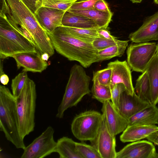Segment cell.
I'll list each match as a JSON object with an SVG mask.
<instances>
[{
    "mask_svg": "<svg viewBox=\"0 0 158 158\" xmlns=\"http://www.w3.org/2000/svg\"><path fill=\"white\" fill-rule=\"evenodd\" d=\"M2 6L0 12L10 23L18 27L22 31L25 30L29 33L41 54L47 53L50 57L54 55L55 49L48 32L22 0H2Z\"/></svg>",
    "mask_w": 158,
    "mask_h": 158,
    "instance_id": "1",
    "label": "cell"
},
{
    "mask_svg": "<svg viewBox=\"0 0 158 158\" xmlns=\"http://www.w3.org/2000/svg\"><path fill=\"white\" fill-rule=\"evenodd\" d=\"M48 33L54 49L68 60L77 61L85 68L96 62L98 51L92 43L75 37L61 26Z\"/></svg>",
    "mask_w": 158,
    "mask_h": 158,
    "instance_id": "2",
    "label": "cell"
},
{
    "mask_svg": "<svg viewBox=\"0 0 158 158\" xmlns=\"http://www.w3.org/2000/svg\"><path fill=\"white\" fill-rule=\"evenodd\" d=\"M0 128L6 139L18 149L26 147L19 131L15 97L5 85H0Z\"/></svg>",
    "mask_w": 158,
    "mask_h": 158,
    "instance_id": "3",
    "label": "cell"
},
{
    "mask_svg": "<svg viewBox=\"0 0 158 158\" xmlns=\"http://www.w3.org/2000/svg\"><path fill=\"white\" fill-rule=\"evenodd\" d=\"M90 78L82 66L74 64L71 68L69 79L56 117L63 118L68 108L76 106L84 96L90 94Z\"/></svg>",
    "mask_w": 158,
    "mask_h": 158,
    "instance_id": "4",
    "label": "cell"
},
{
    "mask_svg": "<svg viewBox=\"0 0 158 158\" xmlns=\"http://www.w3.org/2000/svg\"><path fill=\"white\" fill-rule=\"evenodd\" d=\"M21 30L10 24L5 15L0 13V58L4 59L23 52L37 50Z\"/></svg>",
    "mask_w": 158,
    "mask_h": 158,
    "instance_id": "5",
    "label": "cell"
},
{
    "mask_svg": "<svg viewBox=\"0 0 158 158\" xmlns=\"http://www.w3.org/2000/svg\"><path fill=\"white\" fill-rule=\"evenodd\" d=\"M36 98L35 83L28 77L20 94L15 98L19 131L23 139L34 130Z\"/></svg>",
    "mask_w": 158,
    "mask_h": 158,
    "instance_id": "6",
    "label": "cell"
},
{
    "mask_svg": "<svg viewBox=\"0 0 158 158\" xmlns=\"http://www.w3.org/2000/svg\"><path fill=\"white\" fill-rule=\"evenodd\" d=\"M102 120V114L98 111H85L74 118L71 124V131L78 140L90 142L96 136Z\"/></svg>",
    "mask_w": 158,
    "mask_h": 158,
    "instance_id": "7",
    "label": "cell"
},
{
    "mask_svg": "<svg viewBox=\"0 0 158 158\" xmlns=\"http://www.w3.org/2000/svg\"><path fill=\"white\" fill-rule=\"evenodd\" d=\"M155 42L130 44L127 51V62L132 71L144 72L156 52Z\"/></svg>",
    "mask_w": 158,
    "mask_h": 158,
    "instance_id": "8",
    "label": "cell"
},
{
    "mask_svg": "<svg viewBox=\"0 0 158 158\" xmlns=\"http://www.w3.org/2000/svg\"><path fill=\"white\" fill-rule=\"evenodd\" d=\"M54 130L48 126L39 136L23 150L21 158H43L56 152V142L54 138Z\"/></svg>",
    "mask_w": 158,
    "mask_h": 158,
    "instance_id": "9",
    "label": "cell"
},
{
    "mask_svg": "<svg viewBox=\"0 0 158 158\" xmlns=\"http://www.w3.org/2000/svg\"><path fill=\"white\" fill-rule=\"evenodd\" d=\"M90 142L102 158H116L115 136L110 131L103 118L96 136Z\"/></svg>",
    "mask_w": 158,
    "mask_h": 158,
    "instance_id": "10",
    "label": "cell"
},
{
    "mask_svg": "<svg viewBox=\"0 0 158 158\" xmlns=\"http://www.w3.org/2000/svg\"><path fill=\"white\" fill-rule=\"evenodd\" d=\"M101 110L106 124L113 135L116 136L123 132L128 126V119L121 114L110 100L102 103Z\"/></svg>",
    "mask_w": 158,
    "mask_h": 158,
    "instance_id": "11",
    "label": "cell"
},
{
    "mask_svg": "<svg viewBox=\"0 0 158 158\" xmlns=\"http://www.w3.org/2000/svg\"><path fill=\"white\" fill-rule=\"evenodd\" d=\"M107 67L112 69L110 85V90L116 84L122 83L125 86L127 92L132 95L135 93L134 88L132 84L131 69L127 61L116 60L108 63Z\"/></svg>",
    "mask_w": 158,
    "mask_h": 158,
    "instance_id": "12",
    "label": "cell"
},
{
    "mask_svg": "<svg viewBox=\"0 0 158 158\" xmlns=\"http://www.w3.org/2000/svg\"><path fill=\"white\" fill-rule=\"evenodd\" d=\"M116 158H158V153L152 142L140 140L128 144L117 152Z\"/></svg>",
    "mask_w": 158,
    "mask_h": 158,
    "instance_id": "13",
    "label": "cell"
},
{
    "mask_svg": "<svg viewBox=\"0 0 158 158\" xmlns=\"http://www.w3.org/2000/svg\"><path fill=\"white\" fill-rule=\"evenodd\" d=\"M11 57L15 60L18 69L23 68V72L41 73L48 66L47 61L42 59L41 54L37 50L17 54Z\"/></svg>",
    "mask_w": 158,
    "mask_h": 158,
    "instance_id": "14",
    "label": "cell"
},
{
    "mask_svg": "<svg viewBox=\"0 0 158 158\" xmlns=\"http://www.w3.org/2000/svg\"><path fill=\"white\" fill-rule=\"evenodd\" d=\"M129 38L136 43L158 40V11L148 18L138 30L131 33Z\"/></svg>",
    "mask_w": 158,
    "mask_h": 158,
    "instance_id": "15",
    "label": "cell"
},
{
    "mask_svg": "<svg viewBox=\"0 0 158 158\" xmlns=\"http://www.w3.org/2000/svg\"><path fill=\"white\" fill-rule=\"evenodd\" d=\"M66 11L42 6L35 13L39 23L48 33H51L62 26L63 16Z\"/></svg>",
    "mask_w": 158,
    "mask_h": 158,
    "instance_id": "16",
    "label": "cell"
},
{
    "mask_svg": "<svg viewBox=\"0 0 158 158\" xmlns=\"http://www.w3.org/2000/svg\"><path fill=\"white\" fill-rule=\"evenodd\" d=\"M150 104L140 98L135 92L131 95L125 90L121 95L118 109L121 114L128 119Z\"/></svg>",
    "mask_w": 158,
    "mask_h": 158,
    "instance_id": "17",
    "label": "cell"
},
{
    "mask_svg": "<svg viewBox=\"0 0 158 158\" xmlns=\"http://www.w3.org/2000/svg\"><path fill=\"white\" fill-rule=\"evenodd\" d=\"M158 131L156 125H129L123 132L120 139L123 143L133 142L146 138Z\"/></svg>",
    "mask_w": 158,
    "mask_h": 158,
    "instance_id": "18",
    "label": "cell"
},
{
    "mask_svg": "<svg viewBox=\"0 0 158 158\" xmlns=\"http://www.w3.org/2000/svg\"><path fill=\"white\" fill-rule=\"evenodd\" d=\"M128 125H156L158 124V108L150 104L128 119Z\"/></svg>",
    "mask_w": 158,
    "mask_h": 158,
    "instance_id": "19",
    "label": "cell"
},
{
    "mask_svg": "<svg viewBox=\"0 0 158 158\" xmlns=\"http://www.w3.org/2000/svg\"><path fill=\"white\" fill-rule=\"evenodd\" d=\"M62 26L83 29H98V26L91 19L66 11L63 16Z\"/></svg>",
    "mask_w": 158,
    "mask_h": 158,
    "instance_id": "20",
    "label": "cell"
},
{
    "mask_svg": "<svg viewBox=\"0 0 158 158\" xmlns=\"http://www.w3.org/2000/svg\"><path fill=\"white\" fill-rule=\"evenodd\" d=\"M67 11L91 19L95 23L99 28H107L113 15L111 11H102L94 8L84 10H68Z\"/></svg>",
    "mask_w": 158,
    "mask_h": 158,
    "instance_id": "21",
    "label": "cell"
},
{
    "mask_svg": "<svg viewBox=\"0 0 158 158\" xmlns=\"http://www.w3.org/2000/svg\"><path fill=\"white\" fill-rule=\"evenodd\" d=\"M145 71L147 73L150 85L151 104L156 105L158 103V57L156 52Z\"/></svg>",
    "mask_w": 158,
    "mask_h": 158,
    "instance_id": "22",
    "label": "cell"
},
{
    "mask_svg": "<svg viewBox=\"0 0 158 158\" xmlns=\"http://www.w3.org/2000/svg\"><path fill=\"white\" fill-rule=\"evenodd\" d=\"M76 143L71 138L63 136L56 142L55 152L60 158H82L77 150Z\"/></svg>",
    "mask_w": 158,
    "mask_h": 158,
    "instance_id": "23",
    "label": "cell"
},
{
    "mask_svg": "<svg viewBox=\"0 0 158 158\" xmlns=\"http://www.w3.org/2000/svg\"><path fill=\"white\" fill-rule=\"evenodd\" d=\"M129 40H122L120 43L98 51L96 62L110 59L116 56L121 57L128 46Z\"/></svg>",
    "mask_w": 158,
    "mask_h": 158,
    "instance_id": "24",
    "label": "cell"
},
{
    "mask_svg": "<svg viewBox=\"0 0 158 158\" xmlns=\"http://www.w3.org/2000/svg\"><path fill=\"white\" fill-rule=\"evenodd\" d=\"M134 88L135 94L140 98L151 104V92L150 82L146 71L137 79Z\"/></svg>",
    "mask_w": 158,
    "mask_h": 158,
    "instance_id": "25",
    "label": "cell"
},
{
    "mask_svg": "<svg viewBox=\"0 0 158 158\" xmlns=\"http://www.w3.org/2000/svg\"><path fill=\"white\" fill-rule=\"evenodd\" d=\"M61 26L73 36L86 42L92 43L95 39L100 37L98 33V29H83Z\"/></svg>",
    "mask_w": 158,
    "mask_h": 158,
    "instance_id": "26",
    "label": "cell"
},
{
    "mask_svg": "<svg viewBox=\"0 0 158 158\" xmlns=\"http://www.w3.org/2000/svg\"><path fill=\"white\" fill-rule=\"evenodd\" d=\"M93 85L91 92L92 98L103 103L106 101L110 100L111 90L109 86L100 84L96 78L92 79Z\"/></svg>",
    "mask_w": 158,
    "mask_h": 158,
    "instance_id": "27",
    "label": "cell"
},
{
    "mask_svg": "<svg viewBox=\"0 0 158 158\" xmlns=\"http://www.w3.org/2000/svg\"><path fill=\"white\" fill-rule=\"evenodd\" d=\"M76 146L77 150L82 158H102L97 150L91 145L76 142Z\"/></svg>",
    "mask_w": 158,
    "mask_h": 158,
    "instance_id": "28",
    "label": "cell"
},
{
    "mask_svg": "<svg viewBox=\"0 0 158 158\" xmlns=\"http://www.w3.org/2000/svg\"><path fill=\"white\" fill-rule=\"evenodd\" d=\"M77 1V0H41L42 6L52 8L66 11Z\"/></svg>",
    "mask_w": 158,
    "mask_h": 158,
    "instance_id": "29",
    "label": "cell"
},
{
    "mask_svg": "<svg viewBox=\"0 0 158 158\" xmlns=\"http://www.w3.org/2000/svg\"><path fill=\"white\" fill-rule=\"evenodd\" d=\"M28 77L27 72L22 71L12 80V93L15 98L20 94Z\"/></svg>",
    "mask_w": 158,
    "mask_h": 158,
    "instance_id": "30",
    "label": "cell"
},
{
    "mask_svg": "<svg viewBox=\"0 0 158 158\" xmlns=\"http://www.w3.org/2000/svg\"><path fill=\"white\" fill-rule=\"evenodd\" d=\"M112 73V69L109 67L93 72V78L97 79L101 84L109 86Z\"/></svg>",
    "mask_w": 158,
    "mask_h": 158,
    "instance_id": "31",
    "label": "cell"
},
{
    "mask_svg": "<svg viewBox=\"0 0 158 158\" xmlns=\"http://www.w3.org/2000/svg\"><path fill=\"white\" fill-rule=\"evenodd\" d=\"M122 40L114 39H107L101 37L95 39L92 42L94 48L98 51H100L115 45Z\"/></svg>",
    "mask_w": 158,
    "mask_h": 158,
    "instance_id": "32",
    "label": "cell"
},
{
    "mask_svg": "<svg viewBox=\"0 0 158 158\" xmlns=\"http://www.w3.org/2000/svg\"><path fill=\"white\" fill-rule=\"evenodd\" d=\"M110 90L111 101L118 109L121 95L122 93L126 90L125 86L122 83L117 84Z\"/></svg>",
    "mask_w": 158,
    "mask_h": 158,
    "instance_id": "33",
    "label": "cell"
},
{
    "mask_svg": "<svg viewBox=\"0 0 158 158\" xmlns=\"http://www.w3.org/2000/svg\"><path fill=\"white\" fill-rule=\"evenodd\" d=\"M98 0H87L75 2L68 10H84L94 8Z\"/></svg>",
    "mask_w": 158,
    "mask_h": 158,
    "instance_id": "34",
    "label": "cell"
},
{
    "mask_svg": "<svg viewBox=\"0 0 158 158\" xmlns=\"http://www.w3.org/2000/svg\"><path fill=\"white\" fill-rule=\"evenodd\" d=\"M27 7L34 14L42 6L41 0H22Z\"/></svg>",
    "mask_w": 158,
    "mask_h": 158,
    "instance_id": "35",
    "label": "cell"
},
{
    "mask_svg": "<svg viewBox=\"0 0 158 158\" xmlns=\"http://www.w3.org/2000/svg\"><path fill=\"white\" fill-rule=\"evenodd\" d=\"M94 8L102 11H110L108 5L105 0H98L94 5Z\"/></svg>",
    "mask_w": 158,
    "mask_h": 158,
    "instance_id": "36",
    "label": "cell"
},
{
    "mask_svg": "<svg viewBox=\"0 0 158 158\" xmlns=\"http://www.w3.org/2000/svg\"><path fill=\"white\" fill-rule=\"evenodd\" d=\"M97 32L100 37L109 39L116 38L111 34L107 28H98Z\"/></svg>",
    "mask_w": 158,
    "mask_h": 158,
    "instance_id": "37",
    "label": "cell"
},
{
    "mask_svg": "<svg viewBox=\"0 0 158 158\" xmlns=\"http://www.w3.org/2000/svg\"><path fill=\"white\" fill-rule=\"evenodd\" d=\"M146 139L154 144L158 146V131L148 136Z\"/></svg>",
    "mask_w": 158,
    "mask_h": 158,
    "instance_id": "38",
    "label": "cell"
},
{
    "mask_svg": "<svg viewBox=\"0 0 158 158\" xmlns=\"http://www.w3.org/2000/svg\"><path fill=\"white\" fill-rule=\"evenodd\" d=\"M0 81L1 83L3 85H7L9 81V78L7 75L4 72L0 73Z\"/></svg>",
    "mask_w": 158,
    "mask_h": 158,
    "instance_id": "39",
    "label": "cell"
},
{
    "mask_svg": "<svg viewBox=\"0 0 158 158\" xmlns=\"http://www.w3.org/2000/svg\"><path fill=\"white\" fill-rule=\"evenodd\" d=\"M42 57V59L46 61H47L49 57H50L49 55L47 53H43L41 54Z\"/></svg>",
    "mask_w": 158,
    "mask_h": 158,
    "instance_id": "40",
    "label": "cell"
},
{
    "mask_svg": "<svg viewBox=\"0 0 158 158\" xmlns=\"http://www.w3.org/2000/svg\"><path fill=\"white\" fill-rule=\"evenodd\" d=\"M133 3H140L141 2L142 0H130Z\"/></svg>",
    "mask_w": 158,
    "mask_h": 158,
    "instance_id": "41",
    "label": "cell"
},
{
    "mask_svg": "<svg viewBox=\"0 0 158 158\" xmlns=\"http://www.w3.org/2000/svg\"><path fill=\"white\" fill-rule=\"evenodd\" d=\"M156 53H157L158 57V44H157V49H156Z\"/></svg>",
    "mask_w": 158,
    "mask_h": 158,
    "instance_id": "42",
    "label": "cell"
},
{
    "mask_svg": "<svg viewBox=\"0 0 158 158\" xmlns=\"http://www.w3.org/2000/svg\"><path fill=\"white\" fill-rule=\"evenodd\" d=\"M154 2L158 4V0H154Z\"/></svg>",
    "mask_w": 158,
    "mask_h": 158,
    "instance_id": "43",
    "label": "cell"
},
{
    "mask_svg": "<svg viewBox=\"0 0 158 158\" xmlns=\"http://www.w3.org/2000/svg\"><path fill=\"white\" fill-rule=\"evenodd\" d=\"M77 1H84V0H77Z\"/></svg>",
    "mask_w": 158,
    "mask_h": 158,
    "instance_id": "44",
    "label": "cell"
}]
</instances>
